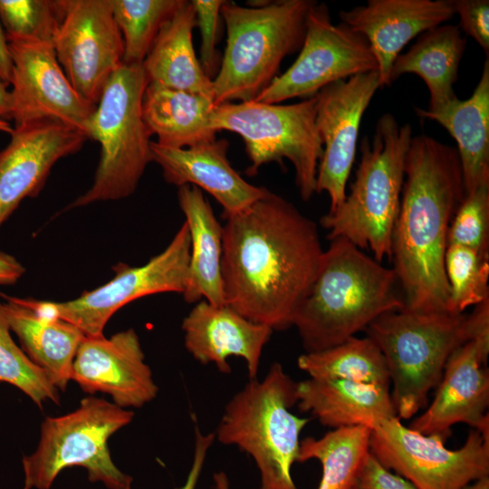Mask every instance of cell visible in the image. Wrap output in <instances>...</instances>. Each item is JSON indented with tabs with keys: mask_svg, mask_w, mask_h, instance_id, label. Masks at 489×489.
Masks as SVG:
<instances>
[{
	"mask_svg": "<svg viewBox=\"0 0 489 489\" xmlns=\"http://www.w3.org/2000/svg\"><path fill=\"white\" fill-rule=\"evenodd\" d=\"M465 195L456 149L426 134L413 136L390 257L405 310L451 314L445 254Z\"/></svg>",
	"mask_w": 489,
	"mask_h": 489,
	"instance_id": "7a4b0ae2",
	"label": "cell"
},
{
	"mask_svg": "<svg viewBox=\"0 0 489 489\" xmlns=\"http://www.w3.org/2000/svg\"><path fill=\"white\" fill-rule=\"evenodd\" d=\"M13 60L5 32L0 22V82L9 86L13 76Z\"/></svg>",
	"mask_w": 489,
	"mask_h": 489,
	"instance_id": "7bdbcfd3",
	"label": "cell"
},
{
	"mask_svg": "<svg viewBox=\"0 0 489 489\" xmlns=\"http://www.w3.org/2000/svg\"><path fill=\"white\" fill-rule=\"evenodd\" d=\"M370 429L351 427L332 429L320 438L301 441L297 462L316 459L321 465L317 489H350L369 452Z\"/></svg>",
	"mask_w": 489,
	"mask_h": 489,
	"instance_id": "4dcf8cb0",
	"label": "cell"
},
{
	"mask_svg": "<svg viewBox=\"0 0 489 489\" xmlns=\"http://www.w3.org/2000/svg\"><path fill=\"white\" fill-rule=\"evenodd\" d=\"M350 489H417L409 481L391 473L370 452L360 465Z\"/></svg>",
	"mask_w": 489,
	"mask_h": 489,
	"instance_id": "f35d334b",
	"label": "cell"
},
{
	"mask_svg": "<svg viewBox=\"0 0 489 489\" xmlns=\"http://www.w3.org/2000/svg\"><path fill=\"white\" fill-rule=\"evenodd\" d=\"M149 83L142 63H122L107 82L91 120V139L101 145L94 180L65 210L132 195L152 162L151 134L142 116Z\"/></svg>",
	"mask_w": 489,
	"mask_h": 489,
	"instance_id": "ba28073f",
	"label": "cell"
},
{
	"mask_svg": "<svg viewBox=\"0 0 489 489\" xmlns=\"http://www.w3.org/2000/svg\"><path fill=\"white\" fill-rule=\"evenodd\" d=\"M65 10V0H0V22L7 39L51 43Z\"/></svg>",
	"mask_w": 489,
	"mask_h": 489,
	"instance_id": "e575fe53",
	"label": "cell"
},
{
	"mask_svg": "<svg viewBox=\"0 0 489 489\" xmlns=\"http://www.w3.org/2000/svg\"><path fill=\"white\" fill-rule=\"evenodd\" d=\"M315 1L280 0L260 7L225 1L226 46L213 80L216 106L254 101L276 77L283 60L302 45Z\"/></svg>",
	"mask_w": 489,
	"mask_h": 489,
	"instance_id": "5b68a950",
	"label": "cell"
},
{
	"mask_svg": "<svg viewBox=\"0 0 489 489\" xmlns=\"http://www.w3.org/2000/svg\"><path fill=\"white\" fill-rule=\"evenodd\" d=\"M10 331L0 302V382L14 386L41 408L46 400L59 404L58 388L47 372L34 364L16 345Z\"/></svg>",
	"mask_w": 489,
	"mask_h": 489,
	"instance_id": "836d02e7",
	"label": "cell"
},
{
	"mask_svg": "<svg viewBox=\"0 0 489 489\" xmlns=\"http://www.w3.org/2000/svg\"><path fill=\"white\" fill-rule=\"evenodd\" d=\"M454 15L452 0H369L339 12L340 22L369 43L380 87L391 85V67L408 43Z\"/></svg>",
	"mask_w": 489,
	"mask_h": 489,
	"instance_id": "ffe728a7",
	"label": "cell"
},
{
	"mask_svg": "<svg viewBox=\"0 0 489 489\" xmlns=\"http://www.w3.org/2000/svg\"><path fill=\"white\" fill-rule=\"evenodd\" d=\"M412 138L411 126L399 124L393 114L378 119L371 140L365 137L360 142V162L343 203L321 218L328 239L341 237L369 249L380 263L390 259Z\"/></svg>",
	"mask_w": 489,
	"mask_h": 489,
	"instance_id": "277c9868",
	"label": "cell"
},
{
	"mask_svg": "<svg viewBox=\"0 0 489 489\" xmlns=\"http://www.w3.org/2000/svg\"><path fill=\"white\" fill-rule=\"evenodd\" d=\"M298 367L312 379H341L389 387L385 358L368 336L351 337L336 346L315 352H304Z\"/></svg>",
	"mask_w": 489,
	"mask_h": 489,
	"instance_id": "f546056e",
	"label": "cell"
},
{
	"mask_svg": "<svg viewBox=\"0 0 489 489\" xmlns=\"http://www.w3.org/2000/svg\"><path fill=\"white\" fill-rule=\"evenodd\" d=\"M52 45L74 90L97 105L123 61V40L110 0H65Z\"/></svg>",
	"mask_w": 489,
	"mask_h": 489,
	"instance_id": "5bb4252c",
	"label": "cell"
},
{
	"mask_svg": "<svg viewBox=\"0 0 489 489\" xmlns=\"http://www.w3.org/2000/svg\"><path fill=\"white\" fill-rule=\"evenodd\" d=\"M464 489H489V477H484L475 481L472 485H467Z\"/></svg>",
	"mask_w": 489,
	"mask_h": 489,
	"instance_id": "bcb514c9",
	"label": "cell"
},
{
	"mask_svg": "<svg viewBox=\"0 0 489 489\" xmlns=\"http://www.w3.org/2000/svg\"><path fill=\"white\" fill-rule=\"evenodd\" d=\"M13 130L14 127H12L10 122L0 118V132L11 134Z\"/></svg>",
	"mask_w": 489,
	"mask_h": 489,
	"instance_id": "7dc6e473",
	"label": "cell"
},
{
	"mask_svg": "<svg viewBox=\"0 0 489 489\" xmlns=\"http://www.w3.org/2000/svg\"><path fill=\"white\" fill-rule=\"evenodd\" d=\"M23 489H24V488H23Z\"/></svg>",
	"mask_w": 489,
	"mask_h": 489,
	"instance_id": "c3c4849f",
	"label": "cell"
},
{
	"mask_svg": "<svg viewBox=\"0 0 489 489\" xmlns=\"http://www.w3.org/2000/svg\"><path fill=\"white\" fill-rule=\"evenodd\" d=\"M466 46L458 25L441 24L421 34L416 43L393 62L390 83L405 73L423 80L429 91L427 110L442 108L457 96L453 85L457 81L460 62Z\"/></svg>",
	"mask_w": 489,
	"mask_h": 489,
	"instance_id": "f1b7e54d",
	"label": "cell"
},
{
	"mask_svg": "<svg viewBox=\"0 0 489 489\" xmlns=\"http://www.w3.org/2000/svg\"><path fill=\"white\" fill-rule=\"evenodd\" d=\"M315 117V96L288 105L248 101L215 106L211 124L216 132L229 130L242 137L250 160L248 176L263 165L275 162L283 167V159H289L301 197L308 201L316 193L323 151Z\"/></svg>",
	"mask_w": 489,
	"mask_h": 489,
	"instance_id": "30bf717a",
	"label": "cell"
},
{
	"mask_svg": "<svg viewBox=\"0 0 489 489\" xmlns=\"http://www.w3.org/2000/svg\"><path fill=\"white\" fill-rule=\"evenodd\" d=\"M466 319L465 313L403 309L379 316L365 329L385 358L398 418L409 419L426 405L449 357L469 340Z\"/></svg>",
	"mask_w": 489,
	"mask_h": 489,
	"instance_id": "52a82bcc",
	"label": "cell"
},
{
	"mask_svg": "<svg viewBox=\"0 0 489 489\" xmlns=\"http://www.w3.org/2000/svg\"><path fill=\"white\" fill-rule=\"evenodd\" d=\"M195 427V446L192 465L185 484L177 489H196L207 452L216 437L215 434H204L198 426L196 425Z\"/></svg>",
	"mask_w": 489,
	"mask_h": 489,
	"instance_id": "ab89813d",
	"label": "cell"
},
{
	"mask_svg": "<svg viewBox=\"0 0 489 489\" xmlns=\"http://www.w3.org/2000/svg\"><path fill=\"white\" fill-rule=\"evenodd\" d=\"M226 139H214L190 148L176 149L151 142L152 161L164 179L177 187L191 185L209 193L226 217L239 212L268 191L244 180L231 166Z\"/></svg>",
	"mask_w": 489,
	"mask_h": 489,
	"instance_id": "7402d4cb",
	"label": "cell"
},
{
	"mask_svg": "<svg viewBox=\"0 0 489 489\" xmlns=\"http://www.w3.org/2000/svg\"><path fill=\"white\" fill-rule=\"evenodd\" d=\"M447 244L489 255V183L465 195L450 224Z\"/></svg>",
	"mask_w": 489,
	"mask_h": 489,
	"instance_id": "d590c367",
	"label": "cell"
},
{
	"mask_svg": "<svg viewBox=\"0 0 489 489\" xmlns=\"http://www.w3.org/2000/svg\"><path fill=\"white\" fill-rule=\"evenodd\" d=\"M196 26V11L191 1L180 0L161 25L142 65L149 82L214 101L213 81L204 72L193 47L192 32Z\"/></svg>",
	"mask_w": 489,
	"mask_h": 489,
	"instance_id": "4316f807",
	"label": "cell"
},
{
	"mask_svg": "<svg viewBox=\"0 0 489 489\" xmlns=\"http://www.w3.org/2000/svg\"><path fill=\"white\" fill-rule=\"evenodd\" d=\"M187 350L201 364L230 373L229 357L244 360L249 379H256L263 350L273 331L254 322L227 305L206 300L195 304L182 321Z\"/></svg>",
	"mask_w": 489,
	"mask_h": 489,
	"instance_id": "44dd1931",
	"label": "cell"
},
{
	"mask_svg": "<svg viewBox=\"0 0 489 489\" xmlns=\"http://www.w3.org/2000/svg\"><path fill=\"white\" fill-rule=\"evenodd\" d=\"M0 150V228L26 197H35L53 167L78 152L89 138L62 123L42 120L14 126Z\"/></svg>",
	"mask_w": 489,
	"mask_h": 489,
	"instance_id": "e0dca14e",
	"label": "cell"
},
{
	"mask_svg": "<svg viewBox=\"0 0 489 489\" xmlns=\"http://www.w3.org/2000/svg\"><path fill=\"white\" fill-rule=\"evenodd\" d=\"M134 413L103 398H82L74 411L47 417L34 452L22 460L24 489H50L65 468L81 466L88 479L108 489H132L133 478L111 459L109 438L128 426Z\"/></svg>",
	"mask_w": 489,
	"mask_h": 489,
	"instance_id": "9c48e42d",
	"label": "cell"
},
{
	"mask_svg": "<svg viewBox=\"0 0 489 489\" xmlns=\"http://www.w3.org/2000/svg\"><path fill=\"white\" fill-rule=\"evenodd\" d=\"M13 60L11 120L14 126L50 120L84 133L91 139L95 104L72 86L51 43L7 39Z\"/></svg>",
	"mask_w": 489,
	"mask_h": 489,
	"instance_id": "9a60e30c",
	"label": "cell"
},
{
	"mask_svg": "<svg viewBox=\"0 0 489 489\" xmlns=\"http://www.w3.org/2000/svg\"><path fill=\"white\" fill-rule=\"evenodd\" d=\"M445 440L407 427L395 416L370 431L369 452L417 489H464L488 476L489 438L472 429L455 450L447 448Z\"/></svg>",
	"mask_w": 489,
	"mask_h": 489,
	"instance_id": "8fae6325",
	"label": "cell"
},
{
	"mask_svg": "<svg viewBox=\"0 0 489 489\" xmlns=\"http://www.w3.org/2000/svg\"><path fill=\"white\" fill-rule=\"evenodd\" d=\"M299 409L333 429L365 427L372 430L395 417L389 387L341 379H308L297 382Z\"/></svg>",
	"mask_w": 489,
	"mask_h": 489,
	"instance_id": "603a6c76",
	"label": "cell"
},
{
	"mask_svg": "<svg viewBox=\"0 0 489 489\" xmlns=\"http://www.w3.org/2000/svg\"><path fill=\"white\" fill-rule=\"evenodd\" d=\"M224 2V0L191 1L201 36L199 62L206 75L212 81L221 63L216 43L220 10Z\"/></svg>",
	"mask_w": 489,
	"mask_h": 489,
	"instance_id": "8d00e7d4",
	"label": "cell"
},
{
	"mask_svg": "<svg viewBox=\"0 0 489 489\" xmlns=\"http://www.w3.org/2000/svg\"><path fill=\"white\" fill-rule=\"evenodd\" d=\"M214 101L203 95L149 82L142 100V116L158 144L186 149L216 139L211 114Z\"/></svg>",
	"mask_w": 489,
	"mask_h": 489,
	"instance_id": "83f0119b",
	"label": "cell"
},
{
	"mask_svg": "<svg viewBox=\"0 0 489 489\" xmlns=\"http://www.w3.org/2000/svg\"><path fill=\"white\" fill-rule=\"evenodd\" d=\"M3 309L10 330L28 358L62 391L84 334L73 324L40 310L34 299L5 296Z\"/></svg>",
	"mask_w": 489,
	"mask_h": 489,
	"instance_id": "cb8c5ba5",
	"label": "cell"
},
{
	"mask_svg": "<svg viewBox=\"0 0 489 489\" xmlns=\"http://www.w3.org/2000/svg\"><path fill=\"white\" fill-rule=\"evenodd\" d=\"M190 234L184 222L168 245L141 266L120 263L115 276L91 291L67 302L36 301L46 313L76 326L85 337L103 336L111 316L134 300L160 292L183 293L188 281Z\"/></svg>",
	"mask_w": 489,
	"mask_h": 489,
	"instance_id": "7c38bea8",
	"label": "cell"
},
{
	"mask_svg": "<svg viewBox=\"0 0 489 489\" xmlns=\"http://www.w3.org/2000/svg\"><path fill=\"white\" fill-rule=\"evenodd\" d=\"M25 268L13 255L0 251V285L14 284Z\"/></svg>",
	"mask_w": 489,
	"mask_h": 489,
	"instance_id": "b9f144b4",
	"label": "cell"
},
{
	"mask_svg": "<svg viewBox=\"0 0 489 489\" xmlns=\"http://www.w3.org/2000/svg\"><path fill=\"white\" fill-rule=\"evenodd\" d=\"M488 355L489 350L474 340L457 348L446 364L433 401L410 427L446 439L455 424L465 423L489 438Z\"/></svg>",
	"mask_w": 489,
	"mask_h": 489,
	"instance_id": "d6986e66",
	"label": "cell"
},
{
	"mask_svg": "<svg viewBox=\"0 0 489 489\" xmlns=\"http://www.w3.org/2000/svg\"><path fill=\"white\" fill-rule=\"evenodd\" d=\"M455 14L459 16V29L472 37L489 54V1L452 0Z\"/></svg>",
	"mask_w": 489,
	"mask_h": 489,
	"instance_id": "74e56055",
	"label": "cell"
},
{
	"mask_svg": "<svg viewBox=\"0 0 489 489\" xmlns=\"http://www.w3.org/2000/svg\"><path fill=\"white\" fill-rule=\"evenodd\" d=\"M445 271L450 293V313L462 314L489 298V255L457 244H448Z\"/></svg>",
	"mask_w": 489,
	"mask_h": 489,
	"instance_id": "d6a6232c",
	"label": "cell"
},
{
	"mask_svg": "<svg viewBox=\"0 0 489 489\" xmlns=\"http://www.w3.org/2000/svg\"><path fill=\"white\" fill-rule=\"evenodd\" d=\"M466 324L469 340L489 350V298L475 306Z\"/></svg>",
	"mask_w": 489,
	"mask_h": 489,
	"instance_id": "60d3db41",
	"label": "cell"
},
{
	"mask_svg": "<svg viewBox=\"0 0 489 489\" xmlns=\"http://www.w3.org/2000/svg\"><path fill=\"white\" fill-rule=\"evenodd\" d=\"M375 71L377 61L366 38L341 22L333 24L327 5L315 1L295 62L254 101L279 104L308 99L333 82Z\"/></svg>",
	"mask_w": 489,
	"mask_h": 489,
	"instance_id": "4fadbf2b",
	"label": "cell"
},
{
	"mask_svg": "<svg viewBox=\"0 0 489 489\" xmlns=\"http://www.w3.org/2000/svg\"><path fill=\"white\" fill-rule=\"evenodd\" d=\"M330 241L316 278L292 320L305 352L340 344L379 316L404 309L393 268L385 267L344 238Z\"/></svg>",
	"mask_w": 489,
	"mask_h": 489,
	"instance_id": "3957f363",
	"label": "cell"
},
{
	"mask_svg": "<svg viewBox=\"0 0 489 489\" xmlns=\"http://www.w3.org/2000/svg\"><path fill=\"white\" fill-rule=\"evenodd\" d=\"M379 88V75L375 71L333 82L315 95V124L323 149L316 193L328 194V213L336 211L345 199L362 117Z\"/></svg>",
	"mask_w": 489,
	"mask_h": 489,
	"instance_id": "2e32d148",
	"label": "cell"
},
{
	"mask_svg": "<svg viewBox=\"0 0 489 489\" xmlns=\"http://www.w3.org/2000/svg\"><path fill=\"white\" fill-rule=\"evenodd\" d=\"M0 118L11 120V94L8 86L0 82Z\"/></svg>",
	"mask_w": 489,
	"mask_h": 489,
	"instance_id": "ee69618b",
	"label": "cell"
},
{
	"mask_svg": "<svg viewBox=\"0 0 489 489\" xmlns=\"http://www.w3.org/2000/svg\"><path fill=\"white\" fill-rule=\"evenodd\" d=\"M177 200L191 240L188 281L182 293L184 300L187 303L206 300L215 305H225L221 275L223 225L198 187H179Z\"/></svg>",
	"mask_w": 489,
	"mask_h": 489,
	"instance_id": "484cf974",
	"label": "cell"
},
{
	"mask_svg": "<svg viewBox=\"0 0 489 489\" xmlns=\"http://www.w3.org/2000/svg\"><path fill=\"white\" fill-rule=\"evenodd\" d=\"M71 380L82 391L110 395L120 408H141L158 392L135 330L110 338L85 337L73 360Z\"/></svg>",
	"mask_w": 489,
	"mask_h": 489,
	"instance_id": "ac0fdd59",
	"label": "cell"
},
{
	"mask_svg": "<svg viewBox=\"0 0 489 489\" xmlns=\"http://www.w3.org/2000/svg\"><path fill=\"white\" fill-rule=\"evenodd\" d=\"M114 20L120 31L124 64L144 62L163 23L180 0H110Z\"/></svg>",
	"mask_w": 489,
	"mask_h": 489,
	"instance_id": "1f68e13d",
	"label": "cell"
},
{
	"mask_svg": "<svg viewBox=\"0 0 489 489\" xmlns=\"http://www.w3.org/2000/svg\"><path fill=\"white\" fill-rule=\"evenodd\" d=\"M214 480L216 482L217 489H229V483L226 478V475L220 472L214 475Z\"/></svg>",
	"mask_w": 489,
	"mask_h": 489,
	"instance_id": "f6af8a7d",
	"label": "cell"
},
{
	"mask_svg": "<svg viewBox=\"0 0 489 489\" xmlns=\"http://www.w3.org/2000/svg\"><path fill=\"white\" fill-rule=\"evenodd\" d=\"M296 385L283 366L272 364L261 379H249L226 403L215 436L237 446L254 461L259 489H297L292 466L297 462L300 435L309 423L291 412Z\"/></svg>",
	"mask_w": 489,
	"mask_h": 489,
	"instance_id": "8992f818",
	"label": "cell"
},
{
	"mask_svg": "<svg viewBox=\"0 0 489 489\" xmlns=\"http://www.w3.org/2000/svg\"><path fill=\"white\" fill-rule=\"evenodd\" d=\"M225 218V304L273 331L292 327L324 254L317 225L270 190Z\"/></svg>",
	"mask_w": 489,
	"mask_h": 489,
	"instance_id": "6da1fadb",
	"label": "cell"
},
{
	"mask_svg": "<svg viewBox=\"0 0 489 489\" xmlns=\"http://www.w3.org/2000/svg\"><path fill=\"white\" fill-rule=\"evenodd\" d=\"M417 116L445 128L456 142L465 193L489 183V60L466 100L457 97L440 109L415 107Z\"/></svg>",
	"mask_w": 489,
	"mask_h": 489,
	"instance_id": "d4e9b609",
	"label": "cell"
}]
</instances>
